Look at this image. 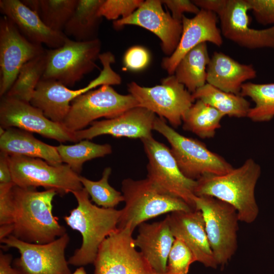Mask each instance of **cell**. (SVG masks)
Instances as JSON below:
<instances>
[{
  "label": "cell",
  "instance_id": "cell-1",
  "mask_svg": "<svg viewBox=\"0 0 274 274\" xmlns=\"http://www.w3.org/2000/svg\"><path fill=\"white\" fill-rule=\"evenodd\" d=\"M14 231L12 235L24 242L44 244L66 233L54 216L52 201L58 194L53 189L38 191L35 188H12Z\"/></svg>",
  "mask_w": 274,
  "mask_h": 274
},
{
  "label": "cell",
  "instance_id": "cell-2",
  "mask_svg": "<svg viewBox=\"0 0 274 274\" xmlns=\"http://www.w3.org/2000/svg\"><path fill=\"white\" fill-rule=\"evenodd\" d=\"M261 175L259 164L252 158L228 173L207 175L197 179L196 196H210L224 201L236 210L239 221L252 223L259 214L255 190Z\"/></svg>",
  "mask_w": 274,
  "mask_h": 274
},
{
  "label": "cell",
  "instance_id": "cell-3",
  "mask_svg": "<svg viewBox=\"0 0 274 274\" xmlns=\"http://www.w3.org/2000/svg\"><path fill=\"white\" fill-rule=\"evenodd\" d=\"M72 193L78 205L63 218L70 227L80 233L82 242L67 261L69 264L83 266L93 264L101 243L117 229L122 211L93 204L84 188Z\"/></svg>",
  "mask_w": 274,
  "mask_h": 274
},
{
  "label": "cell",
  "instance_id": "cell-4",
  "mask_svg": "<svg viewBox=\"0 0 274 274\" xmlns=\"http://www.w3.org/2000/svg\"><path fill=\"white\" fill-rule=\"evenodd\" d=\"M125 206L117 228L135 227L146 221L175 211L195 210L182 199L164 191L147 178L124 179L121 183Z\"/></svg>",
  "mask_w": 274,
  "mask_h": 274
},
{
  "label": "cell",
  "instance_id": "cell-5",
  "mask_svg": "<svg viewBox=\"0 0 274 274\" xmlns=\"http://www.w3.org/2000/svg\"><path fill=\"white\" fill-rule=\"evenodd\" d=\"M153 130L167 140L180 170L188 179L197 180L207 175H223L233 168L223 157L210 151L204 144L178 133L163 118L156 116Z\"/></svg>",
  "mask_w": 274,
  "mask_h": 274
},
{
  "label": "cell",
  "instance_id": "cell-6",
  "mask_svg": "<svg viewBox=\"0 0 274 274\" xmlns=\"http://www.w3.org/2000/svg\"><path fill=\"white\" fill-rule=\"evenodd\" d=\"M200 9L215 13L223 37L249 49H274V25L262 29L250 26L247 0H194Z\"/></svg>",
  "mask_w": 274,
  "mask_h": 274
},
{
  "label": "cell",
  "instance_id": "cell-7",
  "mask_svg": "<svg viewBox=\"0 0 274 274\" xmlns=\"http://www.w3.org/2000/svg\"><path fill=\"white\" fill-rule=\"evenodd\" d=\"M99 59L102 70L87 86L73 90L56 81L41 79L29 102L41 110L51 120L62 123L75 98L97 86L121 84V77L111 67V64L115 61L114 55L111 52H106L100 54Z\"/></svg>",
  "mask_w": 274,
  "mask_h": 274
},
{
  "label": "cell",
  "instance_id": "cell-8",
  "mask_svg": "<svg viewBox=\"0 0 274 274\" xmlns=\"http://www.w3.org/2000/svg\"><path fill=\"white\" fill-rule=\"evenodd\" d=\"M195 209L202 215L208 238L218 264L224 266L237 248L239 221L236 209L210 196H196Z\"/></svg>",
  "mask_w": 274,
  "mask_h": 274
},
{
  "label": "cell",
  "instance_id": "cell-9",
  "mask_svg": "<svg viewBox=\"0 0 274 274\" xmlns=\"http://www.w3.org/2000/svg\"><path fill=\"white\" fill-rule=\"evenodd\" d=\"M101 48L99 39L79 42L68 38L61 47L46 50L47 65L42 79L74 86L97 67Z\"/></svg>",
  "mask_w": 274,
  "mask_h": 274
},
{
  "label": "cell",
  "instance_id": "cell-10",
  "mask_svg": "<svg viewBox=\"0 0 274 274\" xmlns=\"http://www.w3.org/2000/svg\"><path fill=\"white\" fill-rule=\"evenodd\" d=\"M139 106L130 94L117 92L111 85H104L75 98L62 124L72 132L85 129L100 118L110 119Z\"/></svg>",
  "mask_w": 274,
  "mask_h": 274
},
{
  "label": "cell",
  "instance_id": "cell-11",
  "mask_svg": "<svg viewBox=\"0 0 274 274\" xmlns=\"http://www.w3.org/2000/svg\"><path fill=\"white\" fill-rule=\"evenodd\" d=\"M9 162L13 182L19 187H42L61 196L83 188L80 175L66 164L54 165L41 158L20 155H9Z\"/></svg>",
  "mask_w": 274,
  "mask_h": 274
},
{
  "label": "cell",
  "instance_id": "cell-12",
  "mask_svg": "<svg viewBox=\"0 0 274 274\" xmlns=\"http://www.w3.org/2000/svg\"><path fill=\"white\" fill-rule=\"evenodd\" d=\"M127 88L139 106L167 120L175 128L182 124L184 115L195 101L174 75L163 79L160 85L143 87L133 81Z\"/></svg>",
  "mask_w": 274,
  "mask_h": 274
},
{
  "label": "cell",
  "instance_id": "cell-13",
  "mask_svg": "<svg viewBox=\"0 0 274 274\" xmlns=\"http://www.w3.org/2000/svg\"><path fill=\"white\" fill-rule=\"evenodd\" d=\"M141 140L148 160L147 178L164 191L182 199L196 210V181L182 174L170 149L163 143L152 135Z\"/></svg>",
  "mask_w": 274,
  "mask_h": 274
},
{
  "label": "cell",
  "instance_id": "cell-14",
  "mask_svg": "<svg viewBox=\"0 0 274 274\" xmlns=\"http://www.w3.org/2000/svg\"><path fill=\"white\" fill-rule=\"evenodd\" d=\"M70 240L66 232L44 244L24 242L12 234L0 242L19 251L20 257L13 260L12 265L21 274H71L65 256Z\"/></svg>",
  "mask_w": 274,
  "mask_h": 274
},
{
  "label": "cell",
  "instance_id": "cell-15",
  "mask_svg": "<svg viewBox=\"0 0 274 274\" xmlns=\"http://www.w3.org/2000/svg\"><path fill=\"white\" fill-rule=\"evenodd\" d=\"M133 232L130 228H117L103 241L93 263L94 274H144L153 270L135 249Z\"/></svg>",
  "mask_w": 274,
  "mask_h": 274
},
{
  "label": "cell",
  "instance_id": "cell-16",
  "mask_svg": "<svg viewBox=\"0 0 274 274\" xmlns=\"http://www.w3.org/2000/svg\"><path fill=\"white\" fill-rule=\"evenodd\" d=\"M1 97L0 125L4 129L15 127L60 143L77 142L74 132L48 118L29 102L7 95Z\"/></svg>",
  "mask_w": 274,
  "mask_h": 274
},
{
  "label": "cell",
  "instance_id": "cell-17",
  "mask_svg": "<svg viewBox=\"0 0 274 274\" xmlns=\"http://www.w3.org/2000/svg\"><path fill=\"white\" fill-rule=\"evenodd\" d=\"M46 50L27 40L7 17L0 18L1 97L10 90L23 65Z\"/></svg>",
  "mask_w": 274,
  "mask_h": 274
},
{
  "label": "cell",
  "instance_id": "cell-18",
  "mask_svg": "<svg viewBox=\"0 0 274 274\" xmlns=\"http://www.w3.org/2000/svg\"><path fill=\"white\" fill-rule=\"evenodd\" d=\"M115 29L126 25L144 28L160 39L163 52L170 56L176 50L182 32V22L165 12L160 0L144 1L129 16L113 21Z\"/></svg>",
  "mask_w": 274,
  "mask_h": 274
},
{
  "label": "cell",
  "instance_id": "cell-19",
  "mask_svg": "<svg viewBox=\"0 0 274 274\" xmlns=\"http://www.w3.org/2000/svg\"><path fill=\"white\" fill-rule=\"evenodd\" d=\"M156 117L152 112L138 106L115 117L95 121L89 127L74 132V134L77 142L105 134L141 140L152 135Z\"/></svg>",
  "mask_w": 274,
  "mask_h": 274
},
{
  "label": "cell",
  "instance_id": "cell-20",
  "mask_svg": "<svg viewBox=\"0 0 274 274\" xmlns=\"http://www.w3.org/2000/svg\"><path fill=\"white\" fill-rule=\"evenodd\" d=\"M218 17L213 12L200 9L192 18L185 15L182 19V32L179 44L170 56L164 57L161 66L169 75L174 74L176 67L190 50L202 43L210 42L220 47L222 35L217 26Z\"/></svg>",
  "mask_w": 274,
  "mask_h": 274
},
{
  "label": "cell",
  "instance_id": "cell-21",
  "mask_svg": "<svg viewBox=\"0 0 274 274\" xmlns=\"http://www.w3.org/2000/svg\"><path fill=\"white\" fill-rule=\"evenodd\" d=\"M166 217L173 236L188 247L196 261L207 267L216 268L218 265L208 238L201 212L197 210L175 211Z\"/></svg>",
  "mask_w": 274,
  "mask_h": 274
},
{
  "label": "cell",
  "instance_id": "cell-22",
  "mask_svg": "<svg viewBox=\"0 0 274 274\" xmlns=\"http://www.w3.org/2000/svg\"><path fill=\"white\" fill-rule=\"evenodd\" d=\"M0 10L29 41L51 49L61 47L68 38L48 27L39 15L19 0H1Z\"/></svg>",
  "mask_w": 274,
  "mask_h": 274
},
{
  "label": "cell",
  "instance_id": "cell-23",
  "mask_svg": "<svg viewBox=\"0 0 274 274\" xmlns=\"http://www.w3.org/2000/svg\"><path fill=\"white\" fill-rule=\"evenodd\" d=\"M138 234L134 239L135 247L156 272L165 274L168 256L175 239L167 217L152 223L139 225Z\"/></svg>",
  "mask_w": 274,
  "mask_h": 274
},
{
  "label": "cell",
  "instance_id": "cell-24",
  "mask_svg": "<svg viewBox=\"0 0 274 274\" xmlns=\"http://www.w3.org/2000/svg\"><path fill=\"white\" fill-rule=\"evenodd\" d=\"M256 76L252 64L241 63L222 52H214L207 68V83L235 94H240L242 85Z\"/></svg>",
  "mask_w": 274,
  "mask_h": 274
},
{
  "label": "cell",
  "instance_id": "cell-25",
  "mask_svg": "<svg viewBox=\"0 0 274 274\" xmlns=\"http://www.w3.org/2000/svg\"><path fill=\"white\" fill-rule=\"evenodd\" d=\"M0 151L9 155L41 158L54 165L63 163L56 146L37 139L31 132L15 127L5 129L0 135Z\"/></svg>",
  "mask_w": 274,
  "mask_h": 274
},
{
  "label": "cell",
  "instance_id": "cell-26",
  "mask_svg": "<svg viewBox=\"0 0 274 274\" xmlns=\"http://www.w3.org/2000/svg\"><path fill=\"white\" fill-rule=\"evenodd\" d=\"M104 0H78L77 7L66 23L64 33L79 42L91 41L98 38L102 17L98 14Z\"/></svg>",
  "mask_w": 274,
  "mask_h": 274
},
{
  "label": "cell",
  "instance_id": "cell-27",
  "mask_svg": "<svg viewBox=\"0 0 274 274\" xmlns=\"http://www.w3.org/2000/svg\"><path fill=\"white\" fill-rule=\"evenodd\" d=\"M210 58L207 43L200 44L182 58L174 75L192 94L207 83V68Z\"/></svg>",
  "mask_w": 274,
  "mask_h": 274
},
{
  "label": "cell",
  "instance_id": "cell-28",
  "mask_svg": "<svg viewBox=\"0 0 274 274\" xmlns=\"http://www.w3.org/2000/svg\"><path fill=\"white\" fill-rule=\"evenodd\" d=\"M192 94L195 100H202L225 116L246 117L251 108L250 102L245 97L240 94L226 92L208 83Z\"/></svg>",
  "mask_w": 274,
  "mask_h": 274
},
{
  "label": "cell",
  "instance_id": "cell-29",
  "mask_svg": "<svg viewBox=\"0 0 274 274\" xmlns=\"http://www.w3.org/2000/svg\"><path fill=\"white\" fill-rule=\"evenodd\" d=\"M225 116L201 100H196L182 119L183 128L201 139L214 136Z\"/></svg>",
  "mask_w": 274,
  "mask_h": 274
},
{
  "label": "cell",
  "instance_id": "cell-30",
  "mask_svg": "<svg viewBox=\"0 0 274 274\" xmlns=\"http://www.w3.org/2000/svg\"><path fill=\"white\" fill-rule=\"evenodd\" d=\"M51 29L63 32L73 15L78 0H23Z\"/></svg>",
  "mask_w": 274,
  "mask_h": 274
},
{
  "label": "cell",
  "instance_id": "cell-31",
  "mask_svg": "<svg viewBox=\"0 0 274 274\" xmlns=\"http://www.w3.org/2000/svg\"><path fill=\"white\" fill-rule=\"evenodd\" d=\"M47 65L46 50L42 54L25 63L12 87L5 95L30 102L42 79Z\"/></svg>",
  "mask_w": 274,
  "mask_h": 274
},
{
  "label": "cell",
  "instance_id": "cell-32",
  "mask_svg": "<svg viewBox=\"0 0 274 274\" xmlns=\"http://www.w3.org/2000/svg\"><path fill=\"white\" fill-rule=\"evenodd\" d=\"M56 149L62 163L68 165L79 175L85 162L103 157L112 152L110 144H96L88 140H81L71 145L60 144Z\"/></svg>",
  "mask_w": 274,
  "mask_h": 274
},
{
  "label": "cell",
  "instance_id": "cell-33",
  "mask_svg": "<svg viewBox=\"0 0 274 274\" xmlns=\"http://www.w3.org/2000/svg\"><path fill=\"white\" fill-rule=\"evenodd\" d=\"M240 95L248 96L255 103L247 117L256 122H267L274 117V83L257 84L246 82Z\"/></svg>",
  "mask_w": 274,
  "mask_h": 274
},
{
  "label": "cell",
  "instance_id": "cell-34",
  "mask_svg": "<svg viewBox=\"0 0 274 274\" xmlns=\"http://www.w3.org/2000/svg\"><path fill=\"white\" fill-rule=\"evenodd\" d=\"M112 168H105L101 178L98 181L90 180L85 177L79 176L80 181L91 200L97 206L105 208H115L120 202L124 201L122 193L111 186L109 183Z\"/></svg>",
  "mask_w": 274,
  "mask_h": 274
},
{
  "label": "cell",
  "instance_id": "cell-35",
  "mask_svg": "<svg viewBox=\"0 0 274 274\" xmlns=\"http://www.w3.org/2000/svg\"><path fill=\"white\" fill-rule=\"evenodd\" d=\"M195 261L188 247L182 240L175 238L168 256L165 274H188L190 265Z\"/></svg>",
  "mask_w": 274,
  "mask_h": 274
},
{
  "label": "cell",
  "instance_id": "cell-36",
  "mask_svg": "<svg viewBox=\"0 0 274 274\" xmlns=\"http://www.w3.org/2000/svg\"><path fill=\"white\" fill-rule=\"evenodd\" d=\"M143 0H104L98 10L101 17L113 21L131 15L143 3Z\"/></svg>",
  "mask_w": 274,
  "mask_h": 274
},
{
  "label": "cell",
  "instance_id": "cell-37",
  "mask_svg": "<svg viewBox=\"0 0 274 274\" xmlns=\"http://www.w3.org/2000/svg\"><path fill=\"white\" fill-rule=\"evenodd\" d=\"M13 182L0 184V225L12 224L14 220Z\"/></svg>",
  "mask_w": 274,
  "mask_h": 274
},
{
  "label": "cell",
  "instance_id": "cell-38",
  "mask_svg": "<svg viewBox=\"0 0 274 274\" xmlns=\"http://www.w3.org/2000/svg\"><path fill=\"white\" fill-rule=\"evenodd\" d=\"M257 22L263 25H274V0H247Z\"/></svg>",
  "mask_w": 274,
  "mask_h": 274
},
{
  "label": "cell",
  "instance_id": "cell-39",
  "mask_svg": "<svg viewBox=\"0 0 274 274\" xmlns=\"http://www.w3.org/2000/svg\"><path fill=\"white\" fill-rule=\"evenodd\" d=\"M150 60L148 51L143 47L132 46L125 52L123 63L126 68L131 71H140L145 68Z\"/></svg>",
  "mask_w": 274,
  "mask_h": 274
},
{
  "label": "cell",
  "instance_id": "cell-40",
  "mask_svg": "<svg viewBox=\"0 0 274 274\" xmlns=\"http://www.w3.org/2000/svg\"><path fill=\"white\" fill-rule=\"evenodd\" d=\"M169 10L172 17L176 20L181 21L184 13L197 14L200 9L193 2L189 0H162Z\"/></svg>",
  "mask_w": 274,
  "mask_h": 274
},
{
  "label": "cell",
  "instance_id": "cell-41",
  "mask_svg": "<svg viewBox=\"0 0 274 274\" xmlns=\"http://www.w3.org/2000/svg\"><path fill=\"white\" fill-rule=\"evenodd\" d=\"M13 182L10 169L9 155L0 152V184Z\"/></svg>",
  "mask_w": 274,
  "mask_h": 274
},
{
  "label": "cell",
  "instance_id": "cell-42",
  "mask_svg": "<svg viewBox=\"0 0 274 274\" xmlns=\"http://www.w3.org/2000/svg\"><path fill=\"white\" fill-rule=\"evenodd\" d=\"M11 254L0 252V274H21L12 265Z\"/></svg>",
  "mask_w": 274,
  "mask_h": 274
},
{
  "label": "cell",
  "instance_id": "cell-43",
  "mask_svg": "<svg viewBox=\"0 0 274 274\" xmlns=\"http://www.w3.org/2000/svg\"><path fill=\"white\" fill-rule=\"evenodd\" d=\"M14 228L13 223L0 225V241L12 234Z\"/></svg>",
  "mask_w": 274,
  "mask_h": 274
},
{
  "label": "cell",
  "instance_id": "cell-44",
  "mask_svg": "<svg viewBox=\"0 0 274 274\" xmlns=\"http://www.w3.org/2000/svg\"><path fill=\"white\" fill-rule=\"evenodd\" d=\"M71 274H87L83 266H80L77 268L76 270Z\"/></svg>",
  "mask_w": 274,
  "mask_h": 274
},
{
  "label": "cell",
  "instance_id": "cell-45",
  "mask_svg": "<svg viewBox=\"0 0 274 274\" xmlns=\"http://www.w3.org/2000/svg\"><path fill=\"white\" fill-rule=\"evenodd\" d=\"M144 274H160V273H158L156 272L155 271H154V270H152Z\"/></svg>",
  "mask_w": 274,
  "mask_h": 274
}]
</instances>
